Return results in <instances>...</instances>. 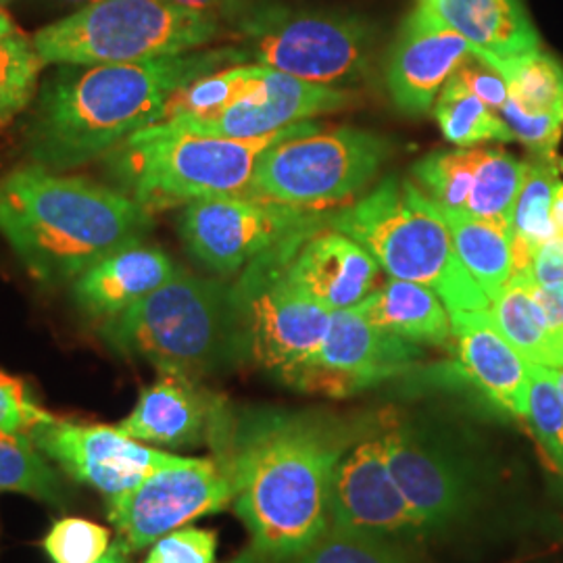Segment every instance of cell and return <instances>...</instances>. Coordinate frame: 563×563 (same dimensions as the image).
<instances>
[{"instance_id": "16", "label": "cell", "mask_w": 563, "mask_h": 563, "mask_svg": "<svg viewBox=\"0 0 563 563\" xmlns=\"http://www.w3.org/2000/svg\"><path fill=\"white\" fill-rule=\"evenodd\" d=\"M330 523L405 541L422 534V526L390 474L380 428L362 434L336 465Z\"/></svg>"}, {"instance_id": "32", "label": "cell", "mask_w": 563, "mask_h": 563, "mask_svg": "<svg viewBox=\"0 0 563 563\" xmlns=\"http://www.w3.org/2000/svg\"><path fill=\"white\" fill-rule=\"evenodd\" d=\"M507 81L509 101L530 115H563V65L541 48L490 63Z\"/></svg>"}, {"instance_id": "9", "label": "cell", "mask_w": 563, "mask_h": 563, "mask_svg": "<svg viewBox=\"0 0 563 563\" xmlns=\"http://www.w3.org/2000/svg\"><path fill=\"white\" fill-rule=\"evenodd\" d=\"M386 155L388 142L378 134L320 128L267 148L244 195L313 213L346 207L376 178Z\"/></svg>"}, {"instance_id": "37", "label": "cell", "mask_w": 563, "mask_h": 563, "mask_svg": "<svg viewBox=\"0 0 563 563\" xmlns=\"http://www.w3.org/2000/svg\"><path fill=\"white\" fill-rule=\"evenodd\" d=\"M41 547L53 563H95L109 551L111 534L101 523L69 516L53 522Z\"/></svg>"}, {"instance_id": "35", "label": "cell", "mask_w": 563, "mask_h": 563, "mask_svg": "<svg viewBox=\"0 0 563 563\" xmlns=\"http://www.w3.org/2000/svg\"><path fill=\"white\" fill-rule=\"evenodd\" d=\"M481 162V146L439 151L413 167V181L423 195L453 211H465Z\"/></svg>"}, {"instance_id": "6", "label": "cell", "mask_w": 563, "mask_h": 563, "mask_svg": "<svg viewBox=\"0 0 563 563\" xmlns=\"http://www.w3.org/2000/svg\"><path fill=\"white\" fill-rule=\"evenodd\" d=\"M328 225L360 242L390 278L434 290L449 316L490 309L460 262L434 202L416 181L384 178L369 195L328 218Z\"/></svg>"}, {"instance_id": "33", "label": "cell", "mask_w": 563, "mask_h": 563, "mask_svg": "<svg viewBox=\"0 0 563 563\" xmlns=\"http://www.w3.org/2000/svg\"><path fill=\"white\" fill-rule=\"evenodd\" d=\"M260 76L257 63H239L218 69L180 88L163 107L162 121L211 118L251 95Z\"/></svg>"}, {"instance_id": "24", "label": "cell", "mask_w": 563, "mask_h": 563, "mask_svg": "<svg viewBox=\"0 0 563 563\" xmlns=\"http://www.w3.org/2000/svg\"><path fill=\"white\" fill-rule=\"evenodd\" d=\"M365 320L405 341L444 346L453 341L451 316L441 297L416 282L390 280L357 305Z\"/></svg>"}, {"instance_id": "19", "label": "cell", "mask_w": 563, "mask_h": 563, "mask_svg": "<svg viewBox=\"0 0 563 563\" xmlns=\"http://www.w3.org/2000/svg\"><path fill=\"white\" fill-rule=\"evenodd\" d=\"M380 269L360 242L328 223L297 234L284 263L288 284L330 311L365 301L376 290Z\"/></svg>"}, {"instance_id": "46", "label": "cell", "mask_w": 563, "mask_h": 563, "mask_svg": "<svg viewBox=\"0 0 563 563\" xmlns=\"http://www.w3.org/2000/svg\"><path fill=\"white\" fill-rule=\"evenodd\" d=\"M560 181H558V190H555V201H553V220L558 225V232L563 234V159H560Z\"/></svg>"}, {"instance_id": "29", "label": "cell", "mask_w": 563, "mask_h": 563, "mask_svg": "<svg viewBox=\"0 0 563 563\" xmlns=\"http://www.w3.org/2000/svg\"><path fill=\"white\" fill-rule=\"evenodd\" d=\"M44 65L34 36H27L0 4V128L32 102Z\"/></svg>"}, {"instance_id": "47", "label": "cell", "mask_w": 563, "mask_h": 563, "mask_svg": "<svg viewBox=\"0 0 563 563\" xmlns=\"http://www.w3.org/2000/svg\"><path fill=\"white\" fill-rule=\"evenodd\" d=\"M263 558L257 553V549L255 547H251V549H246V551H242L239 558H234L232 562L228 563H262Z\"/></svg>"}, {"instance_id": "38", "label": "cell", "mask_w": 563, "mask_h": 563, "mask_svg": "<svg viewBox=\"0 0 563 563\" xmlns=\"http://www.w3.org/2000/svg\"><path fill=\"white\" fill-rule=\"evenodd\" d=\"M218 534L184 526L151 544L148 555L142 563H216Z\"/></svg>"}, {"instance_id": "22", "label": "cell", "mask_w": 563, "mask_h": 563, "mask_svg": "<svg viewBox=\"0 0 563 563\" xmlns=\"http://www.w3.org/2000/svg\"><path fill=\"white\" fill-rule=\"evenodd\" d=\"M453 339L463 374L497 407L526 418L530 363L505 341L488 311L453 313Z\"/></svg>"}, {"instance_id": "12", "label": "cell", "mask_w": 563, "mask_h": 563, "mask_svg": "<svg viewBox=\"0 0 563 563\" xmlns=\"http://www.w3.org/2000/svg\"><path fill=\"white\" fill-rule=\"evenodd\" d=\"M328 223L302 211L249 195H228L184 207L180 234L188 253L213 274L230 276L302 230Z\"/></svg>"}, {"instance_id": "39", "label": "cell", "mask_w": 563, "mask_h": 563, "mask_svg": "<svg viewBox=\"0 0 563 563\" xmlns=\"http://www.w3.org/2000/svg\"><path fill=\"white\" fill-rule=\"evenodd\" d=\"M34 397L30 384L18 376L0 372V430L27 432L42 422L53 420Z\"/></svg>"}, {"instance_id": "27", "label": "cell", "mask_w": 563, "mask_h": 563, "mask_svg": "<svg viewBox=\"0 0 563 563\" xmlns=\"http://www.w3.org/2000/svg\"><path fill=\"white\" fill-rule=\"evenodd\" d=\"M488 316L495 328L504 334L523 360L549 367H560V349L553 341L543 309L532 297L530 280L526 274H514L501 295L490 302Z\"/></svg>"}, {"instance_id": "5", "label": "cell", "mask_w": 563, "mask_h": 563, "mask_svg": "<svg viewBox=\"0 0 563 563\" xmlns=\"http://www.w3.org/2000/svg\"><path fill=\"white\" fill-rule=\"evenodd\" d=\"M320 128L316 121H301L262 139L241 141L153 123L121 141L102 159L120 190L155 213L211 197L244 195L267 148Z\"/></svg>"}, {"instance_id": "48", "label": "cell", "mask_w": 563, "mask_h": 563, "mask_svg": "<svg viewBox=\"0 0 563 563\" xmlns=\"http://www.w3.org/2000/svg\"><path fill=\"white\" fill-rule=\"evenodd\" d=\"M553 374H555V380H558L563 397V367H553Z\"/></svg>"}, {"instance_id": "34", "label": "cell", "mask_w": 563, "mask_h": 563, "mask_svg": "<svg viewBox=\"0 0 563 563\" xmlns=\"http://www.w3.org/2000/svg\"><path fill=\"white\" fill-rule=\"evenodd\" d=\"M295 563H420L405 539L367 534L328 523Z\"/></svg>"}, {"instance_id": "44", "label": "cell", "mask_w": 563, "mask_h": 563, "mask_svg": "<svg viewBox=\"0 0 563 563\" xmlns=\"http://www.w3.org/2000/svg\"><path fill=\"white\" fill-rule=\"evenodd\" d=\"M169 2L218 18L220 21H230V23L241 18L246 9L255 4V0H169Z\"/></svg>"}, {"instance_id": "25", "label": "cell", "mask_w": 563, "mask_h": 563, "mask_svg": "<svg viewBox=\"0 0 563 563\" xmlns=\"http://www.w3.org/2000/svg\"><path fill=\"white\" fill-rule=\"evenodd\" d=\"M434 209L449 228L453 249L463 267L481 286L488 301H495L514 274L511 232L493 223L481 222L462 211L439 205H434Z\"/></svg>"}, {"instance_id": "13", "label": "cell", "mask_w": 563, "mask_h": 563, "mask_svg": "<svg viewBox=\"0 0 563 563\" xmlns=\"http://www.w3.org/2000/svg\"><path fill=\"white\" fill-rule=\"evenodd\" d=\"M232 484L218 457H178L132 490L107 499V518L132 551L232 505Z\"/></svg>"}, {"instance_id": "4", "label": "cell", "mask_w": 563, "mask_h": 563, "mask_svg": "<svg viewBox=\"0 0 563 563\" xmlns=\"http://www.w3.org/2000/svg\"><path fill=\"white\" fill-rule=\"evenodd\" d=\"M125 360L201 383L249 362V341L234 286L178 267L162 288L99 328Z\"/></svg>"}, {"instance_id": "8", "label": "cell", "mask_w": 563, "mask_h": 563, "mask_svg": "<svg viewBox=\"0 0 563 563\" xmlns=\"http://www.w3.org/2000/svg\"><path fill=\"white\" fill-rule=\"evenodd\" d=\"M232 23L246 60L325 86L363 78L376 46L367 21L336 11L255 2Z\"/></svg>"}, {"instance_id": "21", "label": "cell", "mask_w": 563, "mask_h": 563, "mask_svg": "<svg viewBox=\"0 0 563 563\" xmlns=\"http://www.w3.org/2000/svg\"><path fill=\"white\" fill-rule=\"evenodd\" d=\"M176 269L159 246L130 242L84 269L71 282V297L84 316L107 322L162 288Z\"/></svg>"}, {"instance_id": "51", "label": "cell", "mask_w": 563, "mask_h": 563, "mask_svg": "<svg viewBox=\"0 0 563 563\" xmlns=\"http://www.w3.org/2000/svg\"><path fill=\"white\" fill-rule=\"evenodd\" d=\"M4 2H9V0H0V4H4Z\"/></svg>"}, {"instance_id": "14", "label": "cell", "mask_w": 563, "mask_h": 563, "mask_svg": "<svg viewBox=\"0 0 563 563\" xmlns=\"http://www.w3.org/2000/svg\"><path fill=\"white\" fill-rule=\"evenodd\" d=\"M416 342L365 320L357 307L332 311L322 349L302 363L286 386L325 397H349L399 376L420 360Z\"/></svg>"}, {"instance_id": "30", "label": "cell", "mask_w": 563, "mask_h": 563, "mask_svg": "<svg viewBox=\"0 0 563 563\" xmlns=\"http://www.w3.org/2000/svg\"><path fill=\"white\" fill-rule=\"evenodd\" d=\"M526 169L528 162H520L501 148L481 146V162L463 213L511 232V213Z\"/></svg>"}, {"instance_id": "15", "label": "cell", "mask_w": 563, "mask_h": 563, "mask_svg": "<svg viewBox=\"0 0 563 563\" xmlns=\"http://www.w3.org/2000/svg\"><path fill=\"white\" fill-rule=\"evenodd\" d=\"M32 441L74 483L115 497L176 462L178 455L151 449L120 426L69 422L53 418L30 430Z\"/></svg>"}, {"instance_id": "43", "label": "cell", "mask_w": 563, "mask_h": 563, "mask_svg": "<svg viewBox=\"0 0 563 563\" xmlns=\"http://www.w3.org/2000/svg\"><path fill=\"white\" fill-rule=\"evenodd\" d=\"M530 288H532V297L537 299L539 307L543 309L547 328H549L553 341H555L558 349H560V360H562L563 365V282H560V284H549V286H539V284L530 282Z\"/></svg>"}, {"instance_id": "1", "label": "cell", "mask_w": 563, "mask_h": 563, "mask_svg": "<svg viewBox=\"0 0 563 563\" xmlns=\"http://www.w3.org/2000/svg\"><path fill=\"white\" fill-rule=\"evenodd\" d=\"M360 437L353 423L318 411L232 409L213 457L263 560H295L328 528L336 465Z\"/></svg>"}, {"instance_id": "50", "label": "cell", "mask_w": 563, "mask_h": 563, "mask_svg": "<svg viewBox=\"0 0 563 563\" xmlns=\"http://www.w3.org/2000/svg\"><path fill=\"white\" fill-rule=\"evenodd\" d=\"M437 2H439V0H420V4H423V7H430V9H434V7H437Z\"/></svg>"}, {"instance_id": "31", "label": "cell", "mask_w": 563, "mask_h": 563, "mask_svg": "<svg viewBox=\"0 0 563 563\" xmlns=\"http://www.w3.org/2000/svg\"><path fill=\"white\" fill-rule=\"evenodd\" d=\"M432 111L444 139L460 148L481 146L484 142L516 141L501 115L470 92L455 76L444 84Z\"/></svg>"}, {"instance_id": "20", "label": "cell", "mask_w": 563, "mask_h": 563, "mask_svg": "<svg viewBox=\"0 0 563 563\" xmlns=\"http://www.w3.org/2000/svg\"><path fill=\"white\" fill-rule=\"evenodd\" d=\"M232 407L201 383L162 374L146 386L136 407L118 426L144 444L169 449H195L220 441Z\"/></svg>"}, {"instance_id": "18", "label": "cell", "mask_w": 563, "mask_h": 563, "mask_svg": "<svg viewBox=\"0 0 563 563\" xmlns=\"http://www.w3.org/2000/svg\"><path fill=\"white\" fill-rule=\"evenodd\" d=\"M472 55H478L476 48L457 30L441 20L434 9L418 4L402 21L388 57L386 84L393 101L402 113H428L444 84Z\"/></svg>"}, {"instance_id": "45", "label": "cell", "mask_w": 563, "mask_h": 563, "mask_svg": "<svg viewBox=\"0 0 563 563\" xmlns=\"http://www.w3.org/2000/svg\"><path fill=\"white\" fill-rule=\"evenodd\" d=\"M130 553H134L130 549V544L125 543L123 537H118L115 543H111L109 551L102 555L101 560L95 563H130Z\"/></svg>"}, {"instance_id": "26", "label": "cell", "mask_w": 563, "mask_h": 563, "mask_svg": "<svg viewBox=\"0 0 563 563\" xmlns=\"http://www.w3.org/2000/svg\"><path fill=\"white\" fill-rule=\"evenodd\" d=\"M560 157H532L528 162L522 190L511 213L514 274H526L534 251L558 236L553 220V201L560 181ZM511 274V276H514Z\"/></svg>"}, {"instance_id": "10", "label": "cell", "mask_w": 563, "mask_h": 563, "mask_svg": "<svg viewBox=\"0 0 563 563\" xmlns=\"http://www.w3.org/2000/svg\"><path fill=\"white\" fill-rule=\"evenodd\" d=\"M295 236L249 263L232 284L246 330L249 362L282 384H288L302 363L322 349L332 320L330 309L305 297L284 276Z\"/></svg>"}, {"instance_id": "17", "label": "cell", "mask_w": 563, "mask_h": 563, "mask_svg": "<svg viewBox=\"0 0 563 563\" xmlns=\"http://www.w3.org/2000/svg\"><path fill=\"white\" fill-rule=\"evenodd\" d=\"M351 102L353 97L336 86L299 80L260 65V76L246 99L211 118H176L162 123L202 136L251 141L323 113L341 111Z\"/></svg>"}, {"instance_id": "42", "label": "cell", "mask_w": 563, "mask_h": 563, "mask_svg": "<svg viewBox=\"0 0 563 563\" xmlns=\"http://www.w3.org/2000/svg\"><path fill=\"white\" fill-rule=\"evenodd\" d=\"M526 276L539 286L563 282V234L553 236L534 251Z\"/></svg>"}, {"instance_id": "23", "label": "cell", "mask_w": 563, "mask_h": 563, "mask_svg": "<svg viewBox=\"0 0 563 563\" xmlns=\"http://www.w3.org/2000/svg\"><path fill=\"white\" fill-rule=\"evenodd\" d=\"M434 11L488 63L518 59L541 48L522 0H439Z\"/></svg>"}, {"instance_id": "7", "label": "cell", "mask_w": 563, "mask_h": 563, "mask_svg": "<svg viewBox=\"0 0 563 563\" xmlns=\"http://www.w3.org/2000/svg\"><path fill=\"white\" fill-rule=\"evenodd\" d=\"M223 21L169 0H101L34 34L46 65H104L201 51Z\"/></svg>"}, {"instance_id": "49", "label": "cell", "mask_w": 563, "mask_h": 563, "mask_svg": "<svg viewBox=\"0 0 563 563\" xmlns=\"http://www.w3.org/2000/svg\"><path fill=\"white\" fill-rule=\"evenodd\" d=\"M71 4H80V7H88V4H95V2H101V0H67Z\"/></svg>"}, {"instance_id": "36", "label": "cell", "mask_w": 563, "mask_h": 563, "mask_svg": "<svg viewBox=\"0 0 563 563\" xmlns=\"http://www.w3.org/2000/svg\"><path fill=\"white\" fill-rule=\"evenodd\" d=\"M528 411L526 422L532 426L547 455L563 470V397L553 367L530 363Z\"/></svg>"}, {"instance_id": "28", "label": "cell", "mask_w": 563, "mask_h": 563, "mask_svg": "<svg viewBox=\"0 0 563 563\" xmlns=\"http://www.w3.org/2000/svg\"><path fill=\"white\" fill-rule=\"evenodd\" d=\"M27 432L0 430V493H20L51 507H67L71 493Z\"/></svg>"}, {"instance_id": "52", "label": "cell", "mask_w": 563, "mask_h": 563, "mask_svg": "<svg viewBox=\"0 0 563 563\" xmlns=\"http://www.w3.org/2000/svg\"><path fill=\"white\" fill-rule=\"evenodd\" d=\"M562 357H563V339H562ZM562 367H563V365H562Z\"/></svg>"}, {"instance_id": "41", "label": "cell", "mask_w": 563, "mask_h": 563, "mask_svg": "<svg viewBox=\"0 0 563 563\" xmlns=\"http://www.w3.org/2000/svg\"><path fill=\"white\" fill-rule=\"evenodd\" d=\"M455 78L497 113L509 101V88L504 76L481 55H472L463 60L462 67L455 71Z\"/></svg>"}, {"instance_id": "2", "label": "cell", "mask_w": 563, "mask_h": 563, "mask_svg": "<svg viewBox=\"0 0 563 563\" xmlns=\"http://www.w3.org/2000/svg\"><path fill=\"white\" fill-rule=\"evenodd\" d=\"M239 63H249L241 48L223 46L134 63L65 65L38 97L25 134L27 153L53 172L102 159L162 120L165 102L180 88Z\"/></svg>"}, {"instance_id": "40", "label": "cell", "mask_w": 563, "mask_h": 563, "mask_svg": "<svg viewBox=\"0 0 563 563\" xmlns=\"http://www.w3.org/2000/svg\"><path fill=\"white\" fill-rule=\"evenodd\" d=\"M516 141L522 142L537 157H553L563 134V115H530L518 104L505 102L499 111Z\"/></svg>"}, {"instance_id": "3", "label": "cell", "mask_w": 563, "mask_h": 563, "mask_svg": "<svg viewBox=\"0 0 563 563\" xmlns=\"http://www.w3.org/2000/svg\"><path fill=\"white\" fill-rule=\"evenodd\" d=\"M151 213L120 188L25 165L0 178V234L34 280L74 282L123 244L142 241Z\"/></svg>"}, {"instance_id": "11", "label": "cell", "mask_w": 563, "mask_h": 563, "mask_svg": "<svg viewBox=\"0 0 563 563\" xmlns=\"http://www.w3.org/2000/svg\"><path fill=\"white\" fill-rule=\"evenodd\" d=\"M390 474L423 532L470 520L483 501L481 467L451 432L384 416L380 422Z\"/></svg>"}]
</instances>
